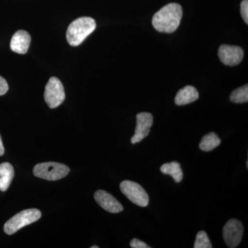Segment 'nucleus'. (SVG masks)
I'll return each instance as SVG.
<instances>
[{"label": "nucleus", "mask_w": 248, "mask_h": 248, "mask_svg": "<svg viewBox=\"0 0 248 248\" xmlns=\"http://www.w3.org/2000/svg\"><path fill=\"white\" fill-rule=\"evenodd\" d=\"M183 16L181 5L170 3L161 8L153 16V27L156 31L165 33H172L177 30Z\"/></svg>", "instance_id": "f257e3e1"}, {"label": "nucleus", "mask_w": 248, "mask_h": 248, "mask_svg": "<svg viewBox=\"0 0 248 248\" xmlns=\"http://www.w3.org/2000/svg\"><path fill=\"white\" fill-rule=\"evenodd\" d=\"M96 22L93 18L82 17L78 18L70 24L66 32L68 44L73 46L81 45L86 37L95 30Z\"/></svg>", "instance_id": "f03ea898"}, {"label": "nucleus", "mask_w": 248, "mask_h": 248, "mask_svg": "<svg viewBox=\"0 0 248 248\" xmlns=\"http://www.w3.org/2000/svg\"><path fill=\"white\" fill-rule=\"evenodd\" d=\"M41 217L42 213L37 209L32 208L22 210L6 222L4 226V232L6 234H14L24 227L38 221Z\"/></svg>", "instance_id": "7ed1b4c3"}, {"label": "nucleus", "mask_w": 248, "mask_h": 248, "mask_svg": "<svg viewBox=\"0 0 248 248\" xmlns=\"http://www.w3.org/2000/svg\"><path fill=\"white\" fill-rule=\"evenodd\" d=\"M69 172L68 166L57 162L41 163L36 165L33 169L35 177L48 181L60 180L66 177Z\"/></svg>", "instance_id": "20e7f679"}, {"label": "nucleus", "mask_w": 248, "mask_h": 248, "mask_svg": "<svg viewBox=\"0 0 248 248\" xmlns=\"http://www.w3.org/2000/svg\"><path fill=\"white\" fill-rule=\"evenodd\" d=\"M120 190L130 202L140 207H146L149 197L143 187L132 181H124L120 184Z\"/></svg>", "instance_id": "39448f33"}, {"label": "nucleus", "mask_w": 248, "mask_h": 248, "mask_svg": "<svg viewBox=\"0 0 248 248\" xmlns=\"http://www.w3.org/2000/svg\"><path fill=\"white\" fill-rule=\"evenodd\" d=\"M45 102L50 108L60 107L65 99L63 84L58 78H50L45 88Z\"/></svg>", "instance_id": "423d86ee"}, {"label": "nucleus", "mask_w": 248, "mask_h": 248, "mask_svg": "<svg viewBox=\"0 0 248 248\" xmlns=\"http://www.w3.org/2000/svg\"><path fill=\"white\" fill-rule=\"evenodd\" d=\"M242 223L236 218H232L223 227V237L228 247L234 248L239 246L244 234Z\"/></svg>", "instance_id": "0eeeda50"}, {"label": "nucleus", "mask_w": 248, "mask_h": 248, "mask_svg": "<svg viewBox=\"0 0 248 248\" xmlns=\"http://www.w3.org/2000/svg\"><path fill=\"white\" fill-rule=\"evenodd\" d=\"M218 55L223 64L234 66L239 64L242 61L244 52L241 47L224 45L218 48Z\"/></svg>", "instance_id": "6e6552de"}, {"label": "nucleus", "mask_w": 248, "mask_h": 248, "mask_svg": "<svg viewBox=\"0 0 248 248\" xmlns=\"http://www.w3.org/2000/svg\"><path fill=\"white\" fill-rule=\"evenodd\" d=\"M153 117L150 112H140L137 115V125L135 135L131 138L133 144L139 143L147 138L153 126Z\"/></svg>", "instance_id": "1a4fd4ad"}, {"label": "nucleus", "mask_w": 248, "mask_h": 248, "mask_svg": "<svg viewBox=\"0 0 248 248\" xmlns=\"http://www.w3.org/2000/svg\"><path fill=\"white\" fill-rule=\"evenodd\" d=\"M94 197L97 203L108 213H119L123 211V205L107 191L97 190L94 193Z\"/></svg>", "instance_id": "9d476101"}, {"label": "nucleus", "mask_w": 248, "mask_h": 248, "mask_svg": "<svg viewBox=\"0 0 248 248\" xmlns=\"http://www.w3.org/2000/svg\"><path fill=\"white\" fill-rule=\"evenodd\" d=\"M31 35L27 31L19 30L13 36L11 41V50L18 54H25L30 46Z\"/></svg>", "instance_id": "9b49d317"}, {"label": "nucleus", "mask_w": 248, "mask_h": 248, "mask_svg": "<svg viewBox=\"0 0 248 248\" xmlns=\"http://www.w3.org/2000/svg\"><path fill=\"white\" fill-rule=\"evenodd\" d=\"M199 99V93L194 86H186L178 91L174 102L177 106L187 105Z\"/></svg>", "instance_id": "f8f14e48"}, {"label": "nucleus", "mask_w": 248, "mask_h": 248, "mask_svg": "<svg viewBox=\"0 0 248 248\" xmlns=\"http://www.w3.org/2000/svg\"><path fill=\"white\" fill-rule=\"evenodd\" d=\"M14 169L10 163L0 164V190H7L14 177Z\"/></svg>", "instance_id": "ddd939ff"}, {"label": "nucleus", "mask_w": 248, "mask_h": 248, "mask_svg": "<svg viewBox=\"0 0 248 248\" xmlns=\"http://www.w3.org/2000/svg\"><path fill=\"white\" fill-rule=\"evenodd\" d=\"M160 170L163 174L170 175L176 183L182 182L184 177V173L181 169V165L177 161H172L163 164Z\"/></svg>", "instance_id": "4468645a"}, {"label": "nucleus", "mask_w": 248, "mask_h": 248, "mask_svg": "<svg viewBox=\"0 0 248 248\" xmlns=\"http://www.w3.org/2000/svg\"><path fill=\"white\" fill-rule=\"evenodd\" d=\"M221 140L215 133H210L205 135L201 140L200 148L202 151L210 152L219 146Z\"/></svg>", "instance_id": "2eb2a0df"}, {"label": "nucleus", "mask_w": 248, "mask_h": 248, "mask_svg": "<svg viewBox=\"0 0 248 248\" xmlns=\"http://www.w3.org/2000/svg\"><path fill=\"white\" fill-rule=\"evenodd\" d=\"M231 100L235 104H243L248 101V84L241 86L239 89L234 90L231 94Z\"/></svg>", "instance_id": "dca6fc26"}, {"label": "nucleus", "mask_w": 248, "mask_h": 248, "mask_svg": "<svg viewBox=\"0 0 248 248\" xmlns=\"http://www.w3.org/2000/svg\"><path fill=\"white\" fill-rule=\"evenodd\" d=\"M195 248H212L211 243L209 239L208 234L205 231H200L197 233V237H196L195 244H194Z\"/></svg>", "instance_id": "f3484780"}, {"label": "nucleus", "mask_w": 248, "mask_h": 248, "mask_svg": "<svg viewBox=\"0 0 248 248\" xmlns=\"http://www.w3.org/2000/svg\"><path fill=\"white\" fill-rule=\"evenodd\" d=\"M241 14L246 24L248 23V0H244L241 4Z\"/></svg>", "instance_id": "a211bd4d"}, {"label": "nucleus", "mask_w": 248, "mask_h": 248, "mask_svg": "<svg viewBox=\"0 0 248 248\" xmlns=\"http://www.w3.org/2000/svg\"><path fill=\"white\" fill-rule=\"evenodd\" d=\"M130 247L133 248H151L148 245L145 244L143 241L138 239H133L130 241Z\"/></svg>", "instance_id": "6ab92c4d"}, {"label": "nucleus", "mask_w": 248, "mask_h": 248, "mask_svg": "<svg viewBox=\"0 0 248 248\" xmlns=\"http://www.w3.org/2000/svg\"><path fill=\"white\" fill-rule=\"evenodd\" d=\"M9 91L7 81L2 77L0 76V96L4 95Z\"/></svg>", "instance_id": "aec40b11"}, {"label": "nucleus", "mask_w": 248, "mask_h": 248, "mask_svg": "<svg viewBox=\"0 0 248 248\" xmlns=\"http://www.w3.org/2000/svg\"><path fill=\"white\" fill-rule=\"evenodd\" d=\"M4 153V148L3 146L2 141H1V136H0V156H2Z\"/></svg>", "instance_id": "412c9836"}, {"label": "nucleus", "mask_w": 248, "mask_h": 248, "mask_svg": "<svg viewBox=\"0 0 248 248\" xmlns=\"http://www.w3.org/2000/svg\"><path fill=\"white\" fill-rule=\"evenodd\" d=\"M91 248H99V247H98V246H92V247H91Z\"/></svg>", "instance_id": "4be33fe9"}]
</instances>
